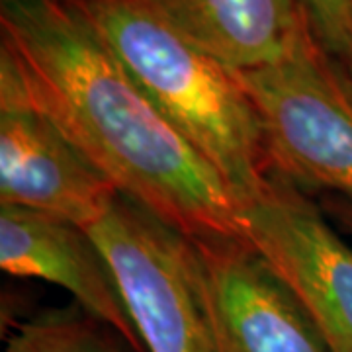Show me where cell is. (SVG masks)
<instances>
[{
    "mask_svg": "<svg viewBox=\"0 0 352 352\" xmlns=\"http://www.w3.org/2000/svg\"><path fill=\"white\" fill-rule=\"evenodd\" d=\"M0 55L124 198L182 239H245L221 175L65 0H0Z\"/></svg>",
    "mask_w": 352,
    "mask_h": 352,
    "instance_id": "6da1fadb",
    "label": "cell"
},
{
    "mask_svg": "<svg viewBox=\"0 0 352 352\" xmlns=\"http://www.w3.org/2000/svg\"><path fill=\"white\" fill-rule=\"evenodd\" d=\"M139 88L243 196L272 173L251 102L233 71L180 28L163 0H65Z\"/></svg>",
    "mask_w": 352,
    "mask_h": 352,
    "instance_id": "7a4b0ae2",
    "label": "cell"
},
{
    "mask_svg": "<svg viewBox=\"0 0 352 352\" xmlns=\"http://www.w3.org/2000/svg\"><path fill=\"white\" fill-rule=\"evenodd\" d=\"M233 75L254 110L270 168L300 188L352 198V78L311 25L278 61Z\"/></svg>",
    "mask_w": 352,
    "mask_h": 352,
    "instance_id": "3957f363",
    "label": "cell"
},
{
    "mask_svg": "<svg viewBox=\"0 0 352 352\" xmlns=\"http://www.w3.org/2000/svg\"><path fill=\"white\" fill-rule=\"evenodd\" d=\"M239 226L300 303L327 352H352V247L298 184L270 173L237 196Z\"/></svg>",
    "mask_w": 352,
    "mask_h": 352,
    "instance_id": "277c9868",
    "label": "cell"
},
{
    "mask_svg": "<svg viewBox=\"0 0 352 352\" xmlns=\"http://www.w3.org/2000/svg\"><path fill=\"white\" fill-rule=\"evenodd\" d=\"M106 254L147 352H215L182 237L120 196L87 229Z\"/></svg>",
    "mask_w": 352,
    "mask_h": 352,
    "instance_id": "5b68a950",
    "label": "cell"
},
{
    "mask_svg": "<svg viewBox=\"0 0 352 352\" xmlns=\"http://www.w3.org/2000/svg\"><path fill=\"white\" fill-rule=\"evenodd\" d=\"M215 352H327L300 303L245 239H182Z\"/></svg>",
    "mask_w": 352,
    "mask_h": 352,
    "instance_id": "8992f818",
    "label": "cell"
},
{
    "mask_svg": "<svg viewBox=\"0 0 352 352\" xmlns=\"http://www.w3.org/2000/svg\"><path fill=\"white\" fill-rule=\"evenodd\" d=\"M122 194L28 98L0 55V206L98 223Z\"/></svg>",
    "mask_w": 352,
    "mask_h": 352,
    "instance_id": "52a82bcc",
    "label": "cell"
},
{
    "mask_svg": "<svg viewBox=\"0 0 352 352\" xmlns=\"http://www.w3.org/2000/svg\"><path fill=\"white\" fill-rule=\"evenodd\" d=\"M0 266L10 276L61 286L80 309L147 352L112 266L85 227L34 210L0 206Z\"/></svg>",
    "mask_w": 352,
    "mask_h": 352,
    "instance_id": "ba28073f",
    "label": "cell"
},
{
    "mask_svg": "<svg viewBox=\"0 0 352 352\" xmlns=\"http://www.w3.org/2000/svg\"><path fill=\"white\" fill-rule=\"evenodd\" d=\"M180 28L229 71L274 63L307 22L300 0H163Z\"/></svg>",
    "mask_w": 352,
    "mask_h": 352,
    "instance_id": "9c48e42d",
    "label": "cell"
},
{
    "mask_svg": "<svg viewBox=\"0 0 352 352\" xmlns=\"http://www.w3.org/2000/svg\"><path fill=\"white\" fill-rule=\"evenodd\" d=\"M2 352H141L118 331L85 309L39 315L25 321L6 340Z\"/></svg>",
    "mask_w": 352,
    "mask_h": 352,
    "instance_id": "30bf717a",
    "label": "cell"
},
{
    "mask_svg": "<svg viewBox=\"0 0 352 352\" xmlns=\"http://www.w3.org/2000/svg\"><path fill=\"white\" fill-rule=\"evenodd\" d=\"M319 43L352 78V0H300Z\"/></svg>",
    "mask_w": 352,
    "mask_h": 352,
    "instance_id": "8fae6325",
    "label": "cell"
},
{
    "mask_svg": "<svg viewBox=\"0 0 352 352\" xmlns=\"http://www.w3.org/2000/svg\"><path fill=\"white\" fill-rule=\"evenodd\" d=\"M321 210L352 235V198H344L339 194H323Z\"/></svg>",
    "mask_w": 352,
    "mask_h": 352,
    "instance_id": "7c38bea8",
    "label": "cell"
}]
</instances>
